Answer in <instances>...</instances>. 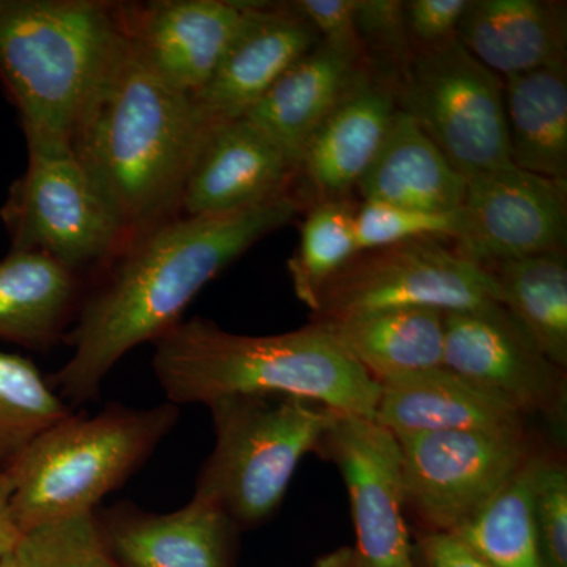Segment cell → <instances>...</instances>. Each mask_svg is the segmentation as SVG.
Listing matches in <instances>:
<instances>
[{"instance_id": "cell-32", "label": "cell", "mask_w": 567, "mask_h": 567, "mask_svg": "<svg viewBox=\"0 0 567 567\" xmlns=\"http://www.w3.org/2000/svg\"><path fill=\"white\" fill-rule=\"evenodd\" d=\"M353 28L369 65L398 85L415 55L401 0H358Z\"/></svg>"}, {"instance_id": "cell-17", "label": "cell", "mask_w": 567, "mask_h": 567, "mask_svg": "<svg viewBox=\"0 0 567 567\" xmlns=\"http://www.w3.org/2000/svg\"><path fill=\"white\" fill-rule=\"evenodd\" d=\"M320 43L290 3H260L193 102L210 128L244 118L279 76Z\"/></svg>"}, {"instance_id": "cell-23", "label": "cell", "mask_w": 567, "mask_h": 567, "mask_svg": "<svg viewBox=\"0 0 567 567\" xmlns=\"http://www.w3.org/2000/svg\"><path fill=\"white\" fill-rule=\"evenodd\" d=\"M80 276L40 252L0 259V339L29 350L63 341L78 315Z\"/></svg>"}, {"instance_id": "cell-7", "label": "cell", "mask_w": 567, "mask_h": 567, "mask_svg": "<svg viewBox=\"0 0 567 567\" xmlns=\"http://www.w3.org/2000/svg\"><path fill=\"white\" fill-rule=\"evenodd\" d=\"M398 103L465 181L511 164L503 81L457 39L413 55Z\"/></svg>"}, {"instance_id": "cell-21", "label": "cell", "mask_w": 567, "mask_h": 567, "mask_svg": "<svg viewBox=\"0 0 567 567\" xmlns=\"http://www.w3.org/2000/svg\"><path fill=\"white\" fill-rule=\"evenodd\" d=\"M456 39L499 80L565 63L567 7L559 0H470Z\"/></svg>"}, {"instance_id": "cell-12", "label": "cell", "mask_w": 567, "mask_h": 567, "mask_svg": "<svg viewBox=\"0 0 567 567\" xmlns=\"http://www.w3.org/2000/svg\"><path fill=\"white\" fill-rule=\"evenodd\" d=\"M457 215L451 245L480 267L566 249L567 186L513 163L466 181Z\"/></svg>"}, {"instance_id": "cell-25", "label": "cell", "mask_w": 567, "mask_h": 567, "mask_svg": "<svg viewBox=\"0 0 567 567\" xmlns=\"http://www.w3.org/2000/svg\"><path fill=\"white\" fill-rule=\"evenodd\" d=\"M511 163L567 186V65L503 80Z\"/></svg>"}, {"instance_id": "cell-3", "label": "cell", "mask_w": 567, "mask_h": 567, "mask_svg": "<svg viewBox=\"0 0 567 567\" xmlns=\"http://www.w3.org/2000/svg\"><path fill=\"white\" fill-rule=\"evenodd\" d=\"M153 344V374L171 404L282 394L319 402L342 415L375 420L379 383L319 323L289 333L246 336L194 317Z\"/></svg>"}, {"instance_id": "cell-5", "label": "cell", "mask_w": 567, "mask_h": 567, "mask_svg": "<svg viewBox=\"0 0 567 567\" xmlns=\"http://www.w3.org/2000/svg\"><path fill=\"white\" fill-rule=\"evenodd\" d=\"M181 420L164 402L133 409L111 402L93 416L63 417L3 464L11 511L22 535L40 525L95 513L162 445Z\"/></svg>"}, {"instance_id": "cell-24", "label": "cell", "mask_w": 567, "mask_h": 567, "mask_svg": "<svg viewBox=\"0 0 567 567\" xmlns=\"http://www.w3.org/2000/svg\"><path fill=\"white\" fill-rule=\"evenodd\" d=\"M315 322L377 383L443 365L445 312L393 309Z\"/></svg>"}, {"instance_id": "cell-20", "label": "cell", "mask_w": 567, "mask_h": 567, "mask_svg": "<svg viewBox=\"0 0 567 567\" xmlns=\"http://www.w3.org/2000/svg\"><path fill=\"white\" fill-rule=\"evenodd\" d=\"M365 63L358 41H320L284 71L244 118L275 141L297 167L306 142L344 96Z\"/></svg>"}, {"instance_id": "cell-27", "label": "cell", "mask_w": 567, "mask_h": 567, "mask_svg": "<svg viewBox=\"0 0 567 567\" xmlns=\"http://www.w3.org/2000/svg\"><path fill=\"white\" fill-rule=\"evenodd\" d=\"M532 462L454 535L492 567H546L532 498Z\"/></svg>"}, {"instance_id": "cell-37", "label": "cell", "mask_w": 567, "mask_h": 567, "mask_svg": "<svg viewBox=\"0 0 567 567\" xmlns=\"http://www.w3.org/2000/svg\"><path fill=\"white\" fill-rule=\"evenodd\" d=\"M13 486L3 466L0 465V559L11 557L22 539V532L11 511Z\"/></svg>"}, {"instance_id": "cell-2", "label": "cell", "mask_w": 567, "mask_h": 567, "mask_svg": "<svg viewBox=\"0 0 567 567\" xmlns=\"http://www.w3.org/2000/svg\"><path fill=\"white\" fill-rule=\"evenodd\" d=\"M210 130L193 96L153 73L126 33L125 47L82 118L73 153L132 241L174 218Z\"/></svg>"}, {"instance_id": "cell-4", "label": "cell", "mask_w": 567, "mask_h": 567, "mask_svg": "<svg viewBox=\"0 0 567 567\" xmlns=\"http://www.w3.org/2000/svg\"><path fill=\"white\" fill-rule=\"evenodd\" d=\"M126 43L123 3L0 0V84L28 153H69Z\"/></svg>"}, {"instance_id": "cell-38", "label": "cell", "mask_w": 567, "mask_h": 567, "mask_svg": "<svg viewBox=\"0 0 567 567\" xmlns=\"http://www.w3.org/2000/svg\"><path fill=\"white\" fill-rule=\"evenodd\" d=\"M312 567H361L354 548L342 547L317 559Z\"/></svg>"}, {"instance_id": "cell-1", "label": "cell", "mask_w": 567, "mask_h": 567, "mask_svg": "<svg viewBox=\"0 0 567 567\" xmlns=\"http://www.w3.org/2000/svg\"><path fill=\"white\" fill-rule=\"evenodd\" d=\"M303 207L289 192L221 215L174 216L137 235L82 298L63 338L73 350L70 360L48 377L55 393L69 405L96 401L126 353L173 330L215 276Z\"/></svg>"}, {"instance_id": "cell-22", "label": "cell", "mask_w": 567, "mask_h": 567, "mask_svg": "<svg viewBox=\"0 0 567 567\" xmlns=\"http://www.w3.org/2000/svg\"><path fill=\"white\" fill-rule=\"evenodd\" d=\"M357 193L361 200L456 213L464 204L466 181L417 123L399 110L385 144L361 178Z\"/></svg>"}, {"instance_id": "cell-35", "label": "cell", "mask_w": 567, "mask_h": 567, "mask_svg": "<svg viewBox=\"0 0 567 567\" xmlns=\"http://www.w3.org/2000/svg\"><path fill=\"white\" fill-rule=\"evenodd\" d=\"M289 3L315 29L320 41H358L353 28L358 0H295Z\"/></svg>"}, {"instance_id": "cell-16", "label": "cell", "mask_w": 567, "mask_h": 567, "mask_svg": "<svg viewBox=\"0 0 567 567\" xmlns=\"http://www.w3.org/2000/svg\"><path fill=\"white\" fill-rule=\"evenodd\" d=\"M95 517L121 567H230L237 525L221 507L199 496L173 513L122 502L95 511Z\"/></svg>"}, {"instance_id": "cell-28", "label": "cell", "mask_w": 567, "mask_h": 567, "mask_svg": "<svg viewBox=\"0 0 567 567\" xmlns=\"http://www.w3.org/2000/svg\"><path fill=\"white\" fill-rule=\"evenodd\" d=\"M71 413L31 360L0 350V465Z\"/></svg>"}, {"instance_id": "cell-15", "label": "cell", "mask_w": 567, "mask_h": 567, "mask_svg": "<svg viewBox=\"0 0 567 567\" xmlns=\"http://www.w3.org/2000/svg\"><path fill=\"white\" fill-rule=\"evenodd\" d=\"M262 2L156 0L123 3L126 33L142 62L171 87L199 92Z\"/></svg>"}, {"instance_id": "cell-39", "label": "cell", "mask_w": 567, "mask_h": 567, "mask_svg": "<svg viewBox=\"0 0 567 567\" xmlns=\"http://www.w3.org/2000/svg\"><path fill=\"white\" fill-rule=\"evenodd\" d=\"M0 567H18L17 559H14V554L11 555V557L0 559Z\"/></svg>"}, {"instance_id": "cell-29", "label": "cell", "mask_w": 567, "mask_h": 567, "mask_svg": "<svg viewBox=\"0 0 567 567\" xmlns=\"http://www.w3.org/2000/svg\"><path fill=\"white\" fill-rule=\"evenodd\" d=\"M354 210L357 204L350 199L309 207L300 246L289 264L295 293L309 309L323 284L360 252L354 237Z\"/></svg>"}, {"instance_id": "cell-36", "label": "cell", "mask_w": 567, "mask_h": 567, "mask_svg": "<svg viewBox=\"0 0 567 567\" xmlns=\"http://www.w3.org/2000/svg\"><path fill=\"white\" fill-rule=\"evenodd\" d=\"M420 547L425 567H492L454 533H425Z\"/></svg>"}, {"instance_id": "cell-9", "label": "cell", "mask_w": 567, "mask_h": 567, "mask_svg": "<svg viewBox=\"0 0 567 567\" xmlns=\"http://www.w3.org/2000/svg\"><path fill=\"white\" fill-rule=\"evenodd\" d=\"M499 303L488 271L470 262L451 241L421 238L360 251L317 293L315 320L393 311L435 309L462 312Z\"/></svg>"}, {"instance_id": "cell-34", "label": "cell", "mask_w": 567, "mask_h": 567, "mask_svg": "<svg viewBox=\"0 0 567 567\" xmlns=\"http://www.w3.org/2000/svg\"><path fill=\"white\" fill-rule=\"evenodd\" d=\"M470 0H405L404 20L413 51H429L456 39Z\"/></svg>"}, {"instance_id": "cell-31", "label": "cell", "mask_w": 567, "mask_h": 567, "mask_svg": "<svg viewBox=\"0 0 567 567\" xmlns=\"http://www.w3.org/2000/svg\"><path fill=\"white\" fill-rule=\"evenodd\" d=\"M354 237L360 251L406 244L421 238L451 241L457 233L456 213L412 210L385 203L361 200L354 210Z\"/></svg>"}, {"instance_id": "cell-6", "label": "cell", "mask_w": 567, "mask_h": 567, "mask_svg": "<svg viewBox=\"0 0 567 567\" xmlns=\"http://www.w3.org/2000/svg\"><path fill=\"white\" fill-rule=\"evenodd\" d=\"M215 446L194 496L221 507L237 528L256 527L281 505L301 458L319 450L338 413L282 394H238L207 404Z\"/></svg>"}, {"instance_id": "cell-10", "label": "cell", "mask_w": 567, "mask_h": 567, "mask_svg": "<svg viewBox=\"0 0 567 567\" xmlns=\"http://www.w3.org/2000/svg\"><path fill=\"white\" fill-rule=\"evenodd\" d=\"M395 439L405 507H412L429 532H456L529 457L527 435L429 432Z\"/></svg>"}, {"instance_id": "cell-18", "label": "cell", "mask_w": 567, "mask_h": 567, "mask_svg": "<svg viewBox=\"0 0 567 567\" xmlns=\"http://www.w3.org/2000/svg\"><path fill=\"white\" fill-rule=\"evenodd\" d=\"M295 164L246 118L213 126L181 199L185 216L221 215L293 192Z\"/></svg>"}, {"instance_id": "cell-33", "label": "cell", "mask_w": 567, "mask_h": 567, "mask_svg": "<svg viewBox=\"0 0 567 567\" xmlns=\"http://www.w3.org/2000/svg\"><path fill=\"white\" fill-rule=\"evenodd\" d=\"M532 498L546 567H567V470L558 458L532 462Z\"/></svg>"}, {"instance_id": "cell-19", "label": "cell", "mask_w": 567, "mask_h": 567, "mask_svg": "<svg viewBox=\"0 0 567 567\" xmlns=\"http://www.w3.org/2000/svg\"><path fill=\"white\" fill-rule=\"evenodd\" d=\"M379 385L375 421L394 436L429 432L525 435V416L445 365Z\"/></svg>"}, {"instance_id": "cell-11", "label": "cell", "mask_w": 567, "mask_h": 567, "mask_svg": "<svg viewBox=\"0 0 567 567\" xmlns=\"http://www.w3.org/2000/svg\"><path fill=\"white\" fill-rule=\"evenodd\" d=\"M443 365L522 416L565 423L566 375L499 303L445 315Z\"/></svg>"}, {"instance_id": "cell-8", "label": "cell", "mask_w": 567, "mask_h": 567, "mask_svg": "<svg viewBox=\"0 0 567 567\" xmlns=\"http://www.w3.org/2000/svg\"><path fill=\"white\" fill-rule=\"evenodd\" d=\"M11 251L40 252L78 274L117 259L130 235L73 152L29 153L0 208Z\"/></svg>"}, {"instance_id": "cell-13", "label": "cell", "mask_w": 567, "mask_h": 567, "mask_svg": "<svg viewBox=\"0 0 567 567\" xmlns=\"http://www.w3.org/2000/svg\"><path fill=\"white\" fill-rule=\"evenodd\" d=\"M319 447L344 477L361 567H415L398 439L375 420L338 413Z\"/></svg>"}, {"instance_id": "cell-14", "label": "cell", "mask_w": 567, "mask_h": 567, "mask_svg": "<svg viewBox=\"0 0 567 567\" xmlns=\"http://www.w3.org/2000/svg\"><path fill=\"white\" fill-rule=\"evenodd\" d=\"M398 112V85L365 63L298 156L292 189L300 183L293 194L301 204L350 199Z\"/></svg>"}, {"instance_id": "cell-26", "label": "cell", "mask_w": 567, "mask_h": 567, "mask_svg": "<svg viewBox=\"0 0 567 567\" xmlns=\"http://www.w3.org/2000/svg\"><path fill=\"white\" fill-rule=\"evenodd\" d=\"M498 287L499 305L551 363L567 365L566 249L499 260L483 267Z\"/></svg>"}, {"instance_id": "cell-30", "label": "cell", "mask_w": 567, "mask_h": 567, "mask_svg": "<svg viewBox=\"0 0 567 567\" xmlns=\"http://www.w3.org/2000/svg\"><path fill=\"white\" fill-rule=\"evenodd\" d=\"M14 559L18 567H121L104 544L95 513L24 533Z\"/></svg>"}]
</instances>
